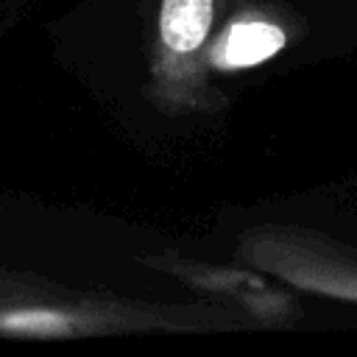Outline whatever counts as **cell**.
Here are the masks:
<instances>
[{
	"mask_svg": "<svg viewBox=\"0 0 357 357\" xmlns=\"http://www.w3.org/2000/svg\"><path fill=\"white\" fill-rule=\"evenodd\" d=\"M245 268L287 290L326 301L357 304V245L301 223H259L240 231L234 245Z\"/></svg>",
	"mask_w": 357,
	"mask_h": 357,
	"instance_id": "obj_1",
	"label": "cell"
},
{
	"mask_svg": "<svg viewBox=\"0 0 357 357\" xmlns=\"http://www.w3.org/2000/svg\"><path fill=\"white\" fill-rule=\"evenodd\" d=\"M226 0H159L151 53V98L170 114H212L220 98L212 89L206 47Z\"/></svg>",
	"mask_w": 357,
	"mask_h": 357,
	"instance_id": "obj_2",
	"label": "cell"
},
{
	"mask_svg": "<svg viewBox=\"0 0 357 357\" xmlns=\"http://www.w3.org/2000/svg\"><path fill=\"white\" fill-rule=\"evenodd\" d=\"M287 42V28L268 17V11L243 6L240 11L229 14L212 31L209 47H206V67L209 73H229V70H243L265 61L276 50H282Z\"/></svg>",
	"mask_w": 357,
	"mask_h": 357,
	"instance_id": "obj_3",
	"label": "cell"
}]
</instances>
